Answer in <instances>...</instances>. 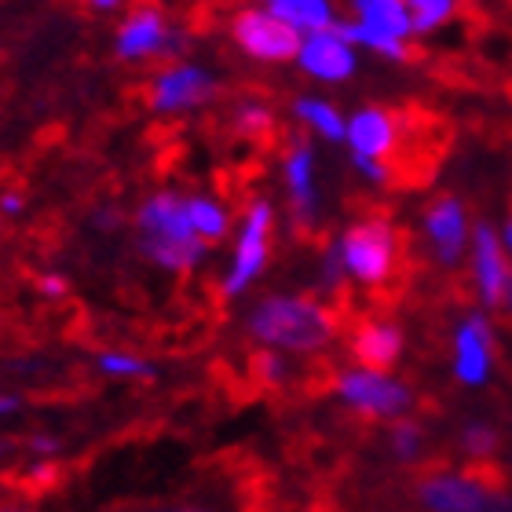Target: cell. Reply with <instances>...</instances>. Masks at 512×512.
Returning a JSON list of instances; mask_svg holds the SVG:
<instances>
[{
	"mask_svg": "<svg viewBox=\"0 0 512 512\" xmlns=\"http://www.w3.org/2000/svg\"><path fill=\"white\" fill-rule=\"evenodd\" d=\"M235 41L249 55L267 59V63H286V59L300 55V30L286 26L267 11H242L235 19Z\"/></svg>",
	"mask_w": 512,
	"mask_h": 512,
	"instance_id": "5",
	"label": "cell"
},
{
	"mask_svg": "<svg viewBox=\"0 0 512 512\" xmlns=\"http://www.w3.org/2000/svg\"><path fill=\"white\" fill-rule=\"evenodd\" d=\"M341 326V315L319 300H267L253 315V333L260 341L282 344L293 352L322 348Z\"/></svg>",
	"mask_w": 512,
	"mask_h": 512,
	"instance_id": "3",
	"label": "cell"
},
{
	"mask_svg": "<svg viewBox=\"0 0 512 512\" xmlns=\"http://www.w3.org/2000/svg\"><path fill=\"white\" fill-rule=\"evenodd\" d=\"M337 388H341L344 399L366 417L399 414V410H406V403H410L406 388H399V384H392L381 374H366V370H359V374H344L341 381H337Z\"/></svg>",
	"mask_w": 512,
	"mask_h": 512,
	"instance_id": "6",
	"label": "cell"
},
{
	"mask_svg": "<svg viewBox=\"0 0 512 512\" xmlns=\"http://www.w3.org/2000/svg\"><path fill=\"white\" fill-rule=\"evenodd\" d=\"M505 92H509V99H512V81H505Z\"/></svg>",
	"mask_w": 512,
	"mask_h": 512,
	"instance_id": "31",
	"label": "cell"
},
{
	"mask_svg": "<svg viewBox=\"0 0 512 512\" xmlns=\"http://www.w3.org/2000/svg\"><path fill=\"white\" fill-rule=\"evenodd\" d=\"M139 235H143V249H147L158 264L165 267H191L202 256V238L194 231L187 202H180L176 194H158L143 205L139 213Z\"/></svg>",
	"mask_w": 512,
	"mask_h": 512,
	"instance_id": "4",
	"label": "cell"
},
{
	"mask_svg": "<svg viewBox=\"0 0 512 512\" xmlns=\"http://www.w3.org/2000/svg\"><path fill=\"white\" fill-rule=\"evenodd\" d=\"M0 512H8V509H0Z\"/></svg>",
	"mask_w": 512,
	"mask_h": 512,
	"instance_id": "33",
	"label": "cell"
},
{
	"mask_svg": "<svg viewBox=\"0 0 512 512\" xmlns=\"http://www.w3.org/2000/svg\"><path fill=\"white\" fill-rule=\"evenodd\" d=\"M41 289L44 293H52V297H59V293H63V278H41Z\"/></svg>",
	"mask_w": 512,
	"mask_h": 512,
	"instance_id": "27",
	"label": "cell"
},
{
	"mask_svg": "<svg viewBox=\"0 0 512 512\" xmlns=\"http://www.w3.org/2000/svg\"><path fill=\"white\" fill-rule=\"evenodd\" d=\"M187 213H191V224L198 231V238H220L227 231V216L213 202L194 198V202H187Z\"/></svg>",
	"mask_w": 512,
	"mask_h": 512,
	"instance_id": "19",
	"label": "cell"
},
{
	"mask_svg": "<svg viewBox=\"0 0 512 512\" xmlns=\"http://www.w3.org/2000/svg\"><path fill=\"white\" fill-rule=\"evenodd\" d=\"M399 114V147L388 165L384 183L392 187H425L439 172V161L450 147V125L432 110L406 103L395 107Z\"/></svg>",
	"mask_w": 512,
	"mask_h": 512,
	"instance_id": "2",
	"label": "cell"
},
{
	"mask_svg": "<svg viewBox=\"0 0 512 512\" xmlns=\"http://www.w3.org/2000/svg\"><path fill=\"white\" fill-rule=\"evenodd\" d=\"M392 439H395V450L403 454V458H410L417 450V439H421V432H417V425H395V432H392Z\"/></svg>",
	"mask_w": 512,
	"mask_h": 512,
	"instance_id": "26",
	"label": "cell"
},
{
	"mask_svg": "<svg viewBox=\"0 0 512 512\" xmlns=\"http://www.w3.org/2000/svg\"><path fill=\"white\" fill-rule=\"evenodd\" d=\"M399 348H403V337L395 326H384V322H359L352 333V355L366 366V374H384L388 366L399 359Z\"/></svg>",
	"mask_w": 512,
	"mask_h": 512,
	"instance_id": "8",
	"label": "cell"
},
{
	"mask_svg": "<svg viewBox=\"0 0 512 512\" xmlns=\"http://www.w3.org/2000/svg\"><path fill=\"white\" fill-rule=\"evenodd\" d=\"M465 443H469V450L480 454V458H487V454L498 450V436H494L491 428H469V432H465Z\"/></svg>",
	"mask_w": 512,
	"mask_h": 512,
	"instance_id": "23",
	"label": "cell"
},
{
	"mask_svg": "<svg viewBox=\"0 0 512 512\" xmlns=\"http://www.w3.org/2000/svg\"><path fill=\"white\" fill-rule=\"evenodd\" d=\"M300 63H304V70L326 77V81H341L355 70L352 52L337 33H311L308 44L300 48Z\"/></svg>",
	"mask_w": 512,
	"mask_h": 512,
	"instance_id": "12",
	"label": "cell"
},
{
	"mask_svg": "<svg viewBox=\"0 0 512 512\" xmlns=\"http://www.w3.org/2000/svg\"><path fill=\"white\" fill-rule=\"evenodd\" d=\"M59 483V469L55 465H41V469H33L30 476H26V491H48V487H55Z\"/></svg>",
	"mask_w": 512,
	"mask_h": 512,
	"instance_id": "24",
	"label": "cell"
},
{
	"mask_svg": "<svg viewBox=\"0 0 512 512\" xmlns=\"http://www.w3.org/2000/svg\"><path fill=\"white\" fill-rule=\"evenodd\" d=\"M421 498L436 512H483L487 494L465 476H428L421 483Z\"/></svg>",
	"mask_w": 512,
	"mask_h": 512,
	"instance_id": "11",
	"label": "cell"
},
{
	"mask_svg": "<svg viewBox=\"0 0 512 512\" xmlns=\"http://www.w3.org/2000/svg\"><path fill=\"white\" fill-rule=\"evenodd\" d=\"M8 410H15V403H11V399H0V414H8Z\"/></svg>",
	"mask_w": 512,
	"mask_h": 512,
	"instance_id": "29",
	"label": "cell"
},
{
	"mask_svg": "<svg viewBox=\"0 0 512 512\" xmlns=\"http://www.w3.org/2000/svg\"><path fill=\"white\" fill-rule=\"evenodd\" d=\"M491 363V337H487V322L469 319L458 333V377L469 384H480L487 377Z\"/></svg>",
	"mask_w": 512,
	"mask_h": 512,
	"instance_id": "14",
	"label": "cell"
},
{
	"mask_svg": "<svg viewBox=\"0 0 512 512\" xmlns=\"http://www.w3.org/2000/svg\"><path fill=\"white\" fill-rule=\"evenodd\" d=\"M103 366L110 374H147V363H139L132 355H103Z\"/></svg>",
	"mask_w": 512,
	"mask_h": 512,
	"instance_id": "25",
	"label": "cell"
},
{
	"mask_svg": "<svg viewBox=\"0 0 512 512\" xmlns=\"http://www.w3.org/2000/svg\"><path fill=\"white\" fill-rule=\"evenodd\" d=\"M414 30L417 33H428V30H436V26H443V22H450L454 15H458V8L450 4V0H417L414 8Z\"/></svg>",
	"mask_w": 512,
	"mask_h": 512,
	"instance_id": "20",
	"label": "cell"
},
{
	"mask_svg": "<svg viewBox=\"0 0 512 512\" xmlns=\"http://www.w3.org/2000/svg\"><path fill=\"white\" fill-rule=\"evenodd\" d=\"M355 11L363 15L366 26L388 33L395 41H403L406 33L414 30V19L406 15V8L399 0H363V4H355Z\"/></svg>",
	"mask_w": 512,
	"mask_h": 512,
	"instance_id": "16",
	"label": "cell"
},
{
	"mask_svg": "<svg viewBox=\"0 0 512 512\" xmlns=\"http://www.w3.org/2000/svg\"><path fill=\"white\" fill-rule=\"evenodd\" d=\"M238 128L246 132V136L253 139H267L271 136V128H275V121H271V114L260 107H246L242 114H238Z\"/></svg>",
	"mask_w": 512,
	"mask_h": 512,
	"instance_id": "22",
	"label": "cell"
},
{
	"mask_svg": "<svg viewBox=\"0 0 512 512\" xmlns=\"http://www.w3.org/2000/svg\"><path fill=\"white\" fill-rule=\"evenodd\" d=\"M505 242L512 246V216H509V224H505Z\"/></svg>",
	"mask_w": 512,
	"mask_h": 512,
	"instance_id": "30",
	"label": "cell"
},
{
	"mask_svg": "<svg viewBox=\"0 0 512 512\" xmlns=\"http://www.w3.org/2000/svg\"><path fill=\"white\" fill-rule=\"evenodd\" d=\"M172 512H202V509H172Z\"/></svg>",
	"mask_w": 512,
	"mask_h": 512,
	"instance_id": "32",
	"label": "cell"
},
{
	"mask_svg": "<svg viewBox=\"0 0 512 512\" xmlns=\"http://www.w3.org/2000/svg\"><path fill=\"white\" fill-rule=\"evenodd\" d=\"M33 447H37V450H55V443H52V439H33Z\"/></svg>",
	"mask_w": 512,
	"mask_h": 512,
	"instance_id": "28",
	"label": "cell"
},
{
	"mask_svg": "<svg viewBox=\"0 0 512 512\" xmlns=\"http://www.w3.org/2000/svg\"><path fill=\"white\" fill-rule=\"evenodd\" d=\"M297 114L304 121H311L319 132H326L330 139H337V136H344V132H348V128H344V121H341V114H337L333 107H326V103H315V99H304V103H297Z\"/></svg>",
	"mask_w": 512,
	"mask_h": 512,
	"instance_id": "21",
	"label": "cell"
},
{
	"mask_svg": "<svg viewBox=\"0 0 512 512\" xmlns=\"http://www.w3.org/2000/svg\"><path fill=\"white\" fill-rule=\"evenodd\" d=\"M512 267L505 260L498 238H494L491 227L476 224V282H480V293L487 297L491 308H502L505 304V289H509Z\"/></svg>",
	"mask_w": 512,
	"mask_h": 512,
	"instance_id": "7",
	"label": "cell"
},
{
	"mask_svg": "<svg viewBox=\"0 0 512 512\" xmlns=\"http://www.w3.org/2000/svg\"><path fill=\"white\" fill-rule=\"evenodd\" d=\"M213 96V81L194 70V66H180V70H169L154 85V107H187V103H202V99Z\"/></svg>",
	"mask_w": 512,
	"mask_h": 512,
	"instance_id": "13",
	"label": "cell"
},
{
	"mask_svg": "<svg viewBox=\"0 0 512 512\" xmlns=\"http://www.w3.org/2000/svg\"><path fill=\"white\" fill-rule=\"evenodd\" d=\"M267 11L275 19L286 22V26H293V30H315V33H326V26L333 19L330 8L319 4V0H275Z\"/></svg>",
	"mask_w": 512,
	"mask_h": 512,
	"instance_id": "17",
	"label": "cell"
},
{
	"mask_svg": "<svg viewBox=\"0 0 512 512\" xmlns=\"http://www.w3.org/2000/svg\"><path fill=\"white\" fill-rule=\"evenodd\" d=\"M425 224H428V235L436 242L439 256L443 260H458L461 246H465V213H461V205L450 198V194H439L432 198L425 209Z\"/></svg>",
	"mask_w": 512,
	"mask_h": 512,
	"instance_id": "10",
	"label": "cell"
},
{
	"mask_svg": "<svg viewBox=\"0 0 512 512\" xmlns=\"http://www.w3.org/2000/svg\"><path fill=\"white\" fill-rule=\"evenodd\" d=\"M267 227H271V209L267 205H253L246 224V235L238 242V256H235V271L227 278V293H238L246 286L249 278L264 267L267 260Z\"/></svg>",
	"mask_w": 512,
	"mask_h": 512,
	"instance_id": "9",
	"label": "cell"
},
{
	"mask_svg": "<svg viewBox=\"0 0 512 512\" xmlns=\"http://www.w3.org/2000/svg\"><path fill=\"white\" fill-rule=\"evenodd\" d=\"M286 176H289V187H293L297 213L308 216L311 213V154H308V147H297L293 154H289Z\"/></svg>",
	"mask_w": 512,
	"mask_h": 512,
	"instance_id": "18",
	"label": "cell"
},
{
	"mask_svg": "<svg viewBox=\"0 0 512 512\" xmlns=\"http://www.w3.org/2000/svg\"><path fill=\"white\" fill-rule=\"evenodd\" d=\"M161 41H165V22H161V15L154 8H143L121 26L118 52L125 55V59H139V55L154 52Z\"/></svg>",
	"mask_w": 512,
	"mask_h": 512,
	"instance_id": "15",
	"label": "cell"
},
{
	"mask_svg": "<svg viewBox=\"0 0 512 512\" xmlns=\"http://www.w3.org/2000/svg\"><path fill=\"white\" fill-rule=\"evenodd\" d=\"M341 256L348 271L355 278H363L374 286V300H381V308H388L384 300H395L392 293V278L403 286L406 282V235L395 231L388 224V216H370L363 224H355L348 235H344Z\"/></svg>",
	"mask_w": 512,
	"mask_h": 512,
	"instance_id": "1",
	"label": "cell"
}]
</instances>
